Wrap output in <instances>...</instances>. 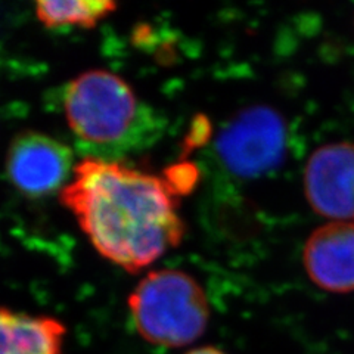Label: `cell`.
I'll return each instance as SVG.
<instances>
[{"label": "cell", "instance_id": "7a4b0ae2", "mask_svg": "<svg viewBox=\"0 0 354 354\" xmlns=\"http://www.w3.org/2000/svg\"><path fill=\"white\" fill-rule=\"evenodd\" d=\"M62 109L75 139L97 158L115 160L114 153L142 147L153 131L152 111L127 80L109 70L75 75L64 88Z\"/></svg>", "mask_w": 354, "mask_h": 354}, {"label": "cell", "instance_id": "30bf717a", "mask_svg": "<svg viewBox=\"0 0 354 354\" xmlns=\"http://www.w3.org/2000/svg\"><path fill=\"white\" fill-rule=\"evenodd\" d=\"M198 170L192 164H179L173 165L167 171L164 173L165 180L169 182L171 189L177 196L189 194L198 182Z\"/></svg>", "mask_w": 354, "mask_h": 354}, {"label": "cell", "instance_id": "5b68a950", "mask_svg": "<svg viewBox=\"0 0 354 354\" xmlns=\"http://www.w3.org/2000/svg\"><path fill=\"white\" fill-rule=\"evenodd\" d=\"M74 167L71 148L37 130L18 133L6 152L8 179L27 198L61 192L71 180Z\"/></svg>", "mask_w": 354, "mask_h": 354}, {"label": "cell", "instance_id": "8fae6325", "mask_svg": "<svg viewBox=\"0 0 354 354\" xmlns=\"http://www.w3.org/2000/svg\"><path fill=\"white\" fill-rule=\"evenodd\" d=\"M186 354H225V353L214 348V347H201V348H195Z\"/></svg>", "mask_w": 354, "mask_h": 354}, {"label": "cell", "instance_id": "277c9868", "mask_svg": "<svg viewBox=\"0 0 354 354\" xmlns=\"http://www.w3.org/2000/svg\"><path fill=\"white\" fill-rule=\"evenodd\" d=\"M286 129L269 106L242 109L221 129L216 149L226 169L239 177H259L279 167L285 157Z\"/></svg>", "mask_w": 354, "mask_h": 354}, {"label": "cell", "instance_id": "52a82bcc", "mask_svg": "<svg viewBox=\"0 0 354 354\" xmlns=\"http://www.w3.org/2000/svg\"><path fill=\"white\" fill-rule=\"evenodd\" d=\"M308 278L329 292L354 291V223L332 221L316 229L306 242Z\"/></svg>", "mask_w": 354, "mask_h": 354}, {"label": "cell", "instance_id": "6da1fadb", "mask_svg": "<svg viewBox=\"0 0 354 354\" xmlns=\"http://www.w3.org/2000/svg\"><path fill=\"white\" fill-rule=\"evenodd\" d=\"M59 199L92 247L129 273L147 269L185 236L179 196L165 177L120 160L84 157Z\"/></svg>", "mask_w": 354, "mask_h": 354}, {"label": "cell", "instance_id": "ba28073f", "mask_svg": "<svg viewBox=\"0 0 354 354\" xmlns=\"http://www.w3.org/2000/svg\"><path fill=\"white\" fill-rule=\"evenodd\" d=\"M65 335L57 317L0 307V354H64Z\"/></svg>", "mask_w": 354, "mask_h": 354}, {"label": "cell", "instance_id": "8992f818", "mask_svg": "<svg viewBox=\"0 0 354 354\" xmlns=\"http://www.w3.org/2000/svg\"><path fill=\"white\" fill-rule=\"evenodd\" d=\"M304 189L317 214L354 220V143H328L316 149L307 161Z\"/></svg>", "mask_w": 354, "mask_h": 354}, {"label": "cell", "instance_id": "3957f363", "mask_svg": "<svg viewBox=\"0 0 354 354\" xmlns=\"http://www.w3.org/2000/svg\"><path fill=\"white\" fill-rule=\"evenodd\" d=\"M131 322L142 339L152 346L179 348L201 337L208 325L205 292L182 270L147 273L127 297Z\"/></svg>", "mask_w": 354, "mask_h": 354}, {"label": "cell", "instance_id": "9c48e42d", "mask_svg": "<svg viewBox=\"0 0 354 354\" xmlns=\"http://www.w3.org/2000/svg\"><path fill=\"white\" fill-rule=\"evenodd\" d=\"M35 9L37 21L49 30H91L113 15L118 5L111 0H40Z\"/></svg>", "mask_w": 354, "mask_h": 354}]
</instances>
